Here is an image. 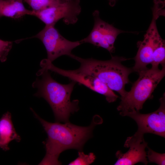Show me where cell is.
Segmentation results:
<instances>
[{"mask_svg":"<svg viewBox=\"0 0 165 165\" xmlns=\"http://www.w3.org/2000/svg\"><path fill=\"white\" fill-rule=\"evenodd\" d=\"M35 117L40 122L47 133V138L43 143L46 154L39 165H60V154L66 150L73 149L82 151L87 141L92 137L95 127L102 123L98 115L94 116L90 126L81 127L69 122L62 124L51 123L40 117L31 108Z\"/></svg>","mask_w":165,"mask_h":165,"instance_id":"1","label":"cell"},{"mask_svg":"<svg viewBox=\"0 0 165 165\" xmlns=\"http://www.w3.org/2000/svg\"><path fill=\"white\" fill-rule=\"evenodd\" d=\"M38 77L32 86L37 89L34 95L44 98L53 112L56 122H69L71 115L79 109V101L71 100V96L76 83L72 81L64 84L54 79L49 70L42 68L36 73Z\"/></svg>","mask_w":165,"mask_h":165,"instance_id":"2","label":"cell"},{"mask_svg":"<svg viewBox=\"0 0 165 165\" xmlns=\"http://www.w3.org/2000/svg\"><path fill=\"white\" fill-rule=\"evenodd\" d=\"M70 57L80 64L75 71L96 77L112 90L118 92L121 97L125 95L127 92L125 86L129 82V76L133 72L132 68L125 66L122 63L130 59L115 56L109 60L102 61L83 58L73 54Z\"/></svg>","mask_w":165,"mask_h":165,"instance_id":"3","label":"cell"},{"mask_svg":"<svg viewBox=\"0 0 165 165\" xmlns=\"http://www.w3.org/2000/svg\"><path fill=\"white\" fill-rule=\"evenodd\" d=\"M139 77L132 85L130 90L121 97L117 107L121 112L134 110L139 112L144 104L149 98L158 85L165 75V66L160 69L159 67H151L138 73Z\"/></svg>","mask_w":165,"mask_h":165,"instance_id":"4","label":"cell"},{"mask_svg":"<svg viewBox=\"0 0 165 165\" xmlns=\"http://www.w3.org/2000/svg\"><path fill=\"white\" fill-rule=\"evenodd\" d=\"M54 26L46 25L42 30L31 37L37 38L42 42L47 52V59L52 62L62 56L70 57L73 50L82 44L80 41H71L66 39Z\"/></svg>","mask_w":165,"mask_h":165,"instance_id":"5","label":"cell"},{"mask_svg":"<svg viewBox=\"0 0 165 165\" xmlns=\"http://www.w3.org/2000/svg\"><path fill=\"white\" fill-rule=\"evenodd\" d=\"M42 68H46L84 85L93 91L104 95L109 103L115 101L118 96L105 83L97 77L78 73L74 70H66L58 68L47 59L40 62Z\"/></svg>","mask_w":165,"mask_h":165,"instance_id":"6","label":"cell"},{"mask_svg":"<svg viewBox=\"0 0 165 165\" xmlns=\"http://www.w3.org/2000/svg\"><path fill=\"white\" fill-rule=\"evenodd\" d=\"M81 9L80 0L62 1L41 11L32 10L31 15L37 17L46 25H55L61 19L66 24H74L78 21Z\"/></svg>","mask_w":165,"mask_h":165,"instance_id":"7","label":"cell"},{"mask_svg":"<svg viewBox=\"0 0 165 165\" xmlns=\"http://www.w3.org/2000/svg\"><path fill=\"white\" fill-rule=\"evenodd\" d=\"M159 101V108L152 112L143 114L134 110L129 112H120V114L122 116L130 117L136 122L138 127L136 133L142 135L146 133H152L165 138V93Z\"/></svg>","mask_w":165,"mask_h":165,"instance_id":"8","label":"cell"},{"mask_svg":"<svg viewBox=\"0 0 165 165\" xmlns=\"http://www.w3.org/2000/svg\"><path fill=\"white\" fill-rule=\"evenodd\" d=\"M98 10L93 13L94 20L93 28L88 35L80 40L82 44L90 43L108 50L110 53L114 52V43L118 36L121 33L131 32L125 31L115 27L112 25L102 20Z\"/></svg>","mask_w":165,"mask_h":165,"instance_id":"9","label":"cell"},{"mask_svg":"<svg viewBox=\"0 0 165 165\" xmlns=\"http://www.w3.org/2000/svg\"><path fill=\"white\" fill-rule=\"evenodd\" d=\"M163 39L158 32L156 22L151 21L143 41L138 43V49L134 58L135 64L132 68L133 72L138 73L148 68L147 66L152 62L155 47Z\"/></svg>","mask_w":165,"mask_h":165,"instance_id":"10","label":"cell"},{"mask_svg":"<svg viewBox=\"0 0 165 165\" xmlns=\"http://www.w3.org/2000/svg\"><path fill=\"white\" fill-rule=\"evenodd\" d=\"M124 147L129 148L125 153L121 151H117L116 156L117 160L115 165H133L139 162L147 165L148 160L145 149L147 143L144 138V135L135 133L131 137L127 138Z\"/></svg>","mask_w":165,"mask_h":165,"instance_id":"11","label":"cell"},{"mask_svg":"<svg viewBox=\"0 0 165 165\" xmlns=\"http://www.w3.org/2000/svg\"><path fill=\"white\" fill-rule=\"evenodd\" d=\"M20 136L16 133L12 120L11 113L7 112L0 119V148L4 151L9 149V145L13 140L20 141Z\"/></svg>","mask_w":165,"mask_h":165,"instance_id":"12","label":"cell"},{"mask_svg":"<svg viewBox=\"0 0 165 165\" xmlns=\"http://www.w3.org/2000/svg\"><path fill=\"white\" fill-rule=\"evenodd\" d=\"M23 0H0V17L2 16L14 19L26 15H30L32 10L24 6Z\"/></svg>","mask_w":165,"mask_h":165,"instance_id":"13","label":"cell"},{"mask_svg":"<svg viewBox=\"0 0 165 165\" xmlns=\"http://www.w3.org/2000/svg\"><path fill=\"white\" fill-rule=\"evenodd\" d=\"M152 67H159L161 64L165 66V43L163 40L155 47L151 63Z\"/></svg>","mask_w":165,"mask_h":165,"instance_id":"14","label":"cell"},{"mask_svg":"<svg viewBox=\"0 0 165 165\" xmlns=\"http://www.w3.org/2000/svg\"><path fill=\"white\" fill-rule=\"evenodd\" d=\"M23 1L29 5L32 9V10L35 11H38L57 4L64 1L58 0H23Z\"/></svg>","mask_w":165,"mask_h":165,"instance_id":"15","label":"cell"},{"mask_svg":"<svg viewBox=\"0 0 165 165\" xmlns=\"http://www.w3.org/2000/svg\"><path fill=\"white\" fill-rule=\"evenodd\" d=\"M96 156L93 152L85 154L82 151L78 152V156L74 160L70 162L69 165H89L93 163Z\"/></svg>","mask_w":165,"mask_h":165,"instance_id":"16","label":"cell"},{"mask_svg":"<svg viewBox=\"0 0 165 165\" xmlns=\"http://www.w3.org/2000/svg\"><path fill=\"white\" fill-rule=\"evenodd\" d=\"M148 150L146 152L148 162L154 163L159 165L165 164V154L160 153L154 151L148 147Z\"/></svg>","mask_w":165,"mask_h":165,"instance_id":"17","label":"cell"},{"mask_svg":"<svg viewBox=\"0 0 165 165\" xmlns=\"http://www.w3.org/2000/svg\"><path fill=\"white\" fill-rule=\"evenodd\" d=\"M13 42L5 41L0 39V61L5 62L9 53L12 48Z\"/></svg>","mask_w":165,"mask_h":165,"instance_id":"18","label":"cell"},{"mask_svg":"<svg viewBox=\"0 0 165 165\" xmlns=\"http://www.w3.org/2000/svg\"><path fill=\"white\" fill-rule=\"evenodd\" d=\"M118 0H108L109 5L112 6H115Z\"/></svg>","mask_w":165,"mask_h":165,"instance_id":"19","label":"cell"},{"mask_svg":"<svg viewBox=\"0 0 165 165\" xmlns=\"http://www.w3.org/2000/svg\"><path fill=\"white\" fill-rule=\"evenodd\" d=\"M61 0V1H68L70 0Z\"/></svg>","mask_w":165,"mask_h":165,"instance_id":"20","label":"cell"}]
</instances>
